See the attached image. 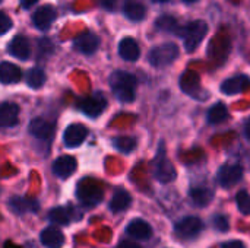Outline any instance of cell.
Segmentation results:
<instances>
[{"mask_svg": "<svg viewBox=\"0 0 250 248\" xmlns=\"http://www.w3.org/2000/svg\"><path fill=\"white\" fill-rule=\"evenodd\" d=\"M48 219L53 222V224H57V225H69L70 224V213L66 208H54L50 210L48 213Z\"/></svg>", "mask_w": 250, "mask_h": 248, "instance_id": "f1b7e54d", "label": "cell"}, {"mask_svg": "<svg viewBox=\"0 0 250 248\" xmlns=\"http://www.w3.org/2000/svg\"><path fill=\"white\" fill-rule=\"evenodd\" d=\"M123 12L126 15L127 19L133 20V22H141L145 19L146 16V9L142 3L139 1H135V0H129L125 3V7H123Z\"/></svg>", "mask_w": 250, "mask_h": 248, "instance_id": "cb8c5ba5", "label": "cell"}, {"mask_svg": "<svg viewBox=\"0 0 250 248\" xmlns=\"http://www.w3.org/2000/svg\"><path fill=\"white\" fill-rule=\"evenodd\" d=\"M9 206L16 213H26V212H37L38 203L32 199H23V197H12L9 202Z\"/></svg>", "mask_w": 250, "mask_h": 248, "instance_id": "484cf974", "label": "cell"}, {"mask_svg": "<svg viewBox=\"0 0 250 248\" xmlns=\"http://www.w3.org/2000/svg\"><path fill=\"white\" fill-rule=\"evenodd\" d=\"M180 88L183 92L189 94L190 96H195L198 94V91L201 89L199 75L195 73L193 70H186L180 77Z\"/></svg>", "mask_w": 250, "mask_h": 248, "instance_id": "ffe728a7", "label": "cell"}, {"mask_svg": "<svg viewBox=\"0 0 250 248\" xmlns=\"http://www.w3.org/2000/svg\"><path fill=\"white\" fill-rule=\"evenodd\" d=\"M7 51L12 57L18 58V60H28L29 54H31V47H29V42L25 37L22 35H18L15 37L10 42H9V47H7Z\"/></svg>", "mask_w": 250, "mask_h": 248, "instance_id": "9a60e30c", "label": "cell"}, {"mask_svg": "<svg viewBox=\"0 0 250 248\" xmlns=\"http://www.w3.org/2000/svg\"><path fill=\"white\" fill-rule=\"evenodd\" d=\"M100 47V38L94 32H83L73 41V48L82 54H94Z\"/></svg>", "mask_w": 250, "mask_h": 248, "instance_id": "8fae6325", "label": "cell"}, {"mask_svg": "<svg viewBox=\"0 0 250 248\" xmlns=\"http://www.w3.org/2000/svg\"><path fill=\"white\" fill-rule=\"evenodd\" d=\"M4 248H21L19 246H15V244H10V243H7L6 246H4Z\"/></svg>", "mask_w": 250, "mask_h": 248, "instance_id": "74e56055", "label": "cell"}, {"mask_svg": "<svg viewBox=\"0 0 250 248\" xmlns=\"http://www.w3.org/2000/svg\"><path fill=\"white\" fill-rule=\"evenodd\" d=\"M243 178V168L237 164H226L218 171V183L224 189L236 186Z\"/></svg>", "mask_w": 250, "mask_h": 248, "instance_id": "ba28073f", "label": "cell"}, {"mask_svg": "<svg viewBox=\"0 0 250 248\" xmlns=\"http://www.w3.org/2000/svg\"><path fill=\"white\" fill-rule=\"evenodd\" d=\"M114 148L122 152V153H130L135 148H136V140L133 137H127V136H122V137H116L113 140Z\"/></svg>", "mask_w": 250, "mask_h": 248, "instance_id": "f546056e", "label": "cell"}, {"mask_svg": "<svg viewBox=\"0 0 250 248\" xmlns=\"http://www.w3.org/2000/svg\"><path fill=\"white\" fill-rule=\"evenodd\" d=\"M154 1H158V3H164V1H168V0H154Z\"/></svg>", "mask_w": 250, "mask_h": 248, "instance_id": "ab89813d", "label": "cell"}, {"mask_svg": "<svg viewBox=\"0 0 250 248\" xmlns=\"http://www.w3.org/2000/svg\"><path fill=\"white\" fill-rule=\"evenodd\" d=\"M130 203H132L130 194L123 189H117L110 202V209L114 213H120V212H125L130 206Z\"/></svg>", "mask_w": 250, "mask_h": 248, "instance_id": "7402d4cb", "label": "cell"}, {"mask_svg": "<svg viewBox=\"0 0 250 248\" xmlns=\"http://www.w3.org/2000/svg\"><path fill=\"white\" fill-rule=\"evenodd\" d=\"M126 232L133 238V240H141V241H146L152 237V228L148 222L142 221V219H135L132 221L127 228Z\"/></svg>", "mask_w": 250, "mask_h": 248, "instance_id": "e0dca14e", "label": "cell"}, {"mask_svg": "<svg viewBox=\"0 0 250 248\" xmlns=\"http://www.w3.org/2000/svg\"><path fill=\"white\" fill-rule=\"evenodd\" d=\"M28 130L34 137H37L40 140H50L53 137V134H54V126L50 121H47L44 118H40V117L34 118L29 123Z\"/></svg>", "mask_w": 250, "mask_h": 248, "instance_id": "7c38bea8", "label": "cell"}, {"mask_svg": "<svg viewBox=\"0 0 250 248\" xmlns=\"http://www.w3.org/2000/svg\"><path fill=\"white\" fill-rule=\"evenodd\" d=\"M179 47L173 42H166L161 44L149 51L148 60L154 67H166L179 57Z\"/></svg>", "mask_w": 250, "mask_h": 248, "instance_id": "277c9868", "label": "cell"}, {"mask_svg": "<svg viewBox=\"0 0 250 248\" xmlns=\"http://www.w3.org/2000/svg\"><path fill=\"white\" fill-rule=\"evenodd\" d=\"M229 117V111H227V107L221 102L215 104L214 107L209 108L208 111V121L211 124H220L223 121H226Z\"/></svg>", "mask_w": 250, "mask_h": 248, "instance_id": "4316f807", "label": "cell"}, {"mask_svg": "<svg viewBox=\"0 0 250 248\" xmlns=\"http://www.w3.org/2000/svg\"><path fill=\"white\" fill-rule=\"evenodd\" d=\"M37 1H38V0H21V4H22V7L28 9V7H31V6H34Z\"/></svg>", "mask_w": 250, "mask_h": 248, "instance_id": "8d00e7d4", "label": "cell"}, {"mask_svg": "<svg viewBox=\"0 0 250 248\" xmlns=\"http://www.w3.org/2000/svg\"><path fill=\"white\" fill-rule=\"evenodd\" d=\"M98 3L107 9V10H114L116 9V4H117V0H98Z\"/></svg>", "mask_w": 250, "mask_h": 248, "instance_id": "836d02e7", "label": "cell"}, {"mask_svg": "<svg viewBox=\"0 0 250 248\" xmlns=\"http://www.w3.org/2000/svg\"><path fill=\"white\" fill-rule=\"evenodd\" d=\"M183 1H185V3H195L196 0H183Z\"/></svg>", "mask_w": 250, "mask_h": 248, "instance_id": "f35d334b", "label": "cell"}, {"mask_svg": "<svg viewBox=\"0 0 250 248\" xmlns=\"http://www.w3.org/2000/svg\"><path fill=\"white\" fill-rule=\"evenodd\" d=\"M154 177H155L160 183H163V184H168V183L174 181L176 177H177V172H176L174 165H173V164L168 161V158L166 156L164 145H163V143L160 145L157 158H155V161H154Z\"/></svg>", "mask_w": 250, "mask_h": 248, "instance_id": "5b68a950", "label": "cell"}, {"mask_svg": "<svg viewBox=\"0 0 250 248\" xmlns=\"http://www.w3.org/2000/svg\"><path fill=\"white\" fill-rule=\"evenodd\" d=\"M19 107L13 102L0 104V129L13 127L19 121Z\"/></svg>", "mask_w": 250, "mask_h": 248, "instance_id": "5bb4252c", "label": "cell"}, {"mask_svg": "<svg viewBox=\"0 0 250 248\" xmlns=\"http://www.w3.org/2000/svg\"><path fill=\"white\" fill-rule=\"evenodd\" d=\"M223 248H246V246L242 241L233 240V241H229V243L223 244Z\"/></svg>", "mask_w": 250, "mask_h": 248, "instance_id": "e575fe53", "label": "cell"}, {"mask_svg": "<svg viewBox=\"0 0 250 248\" xmlns=\"http://www.w3.org/2000/svg\"><path fill=\"white\" fill-rule=\"evenodd\" d=\"M76 159L69 155H63L53 162V172L59 178H69L76 171Z\"/></svg>", "mask_w": 250, "mask_h": 248, "instance_id": "4fadbf2b", "label": "cell"}, {"mask_svg": "<svg viewBox=\"0 0 250 248\" xmlns=\"http://www.w3.org/2000/svg\"><path fill=\"white\" fill-rule=\"evenodd\" d=\"M202 229H204V224L196 216H186L176 224V234L185 240L198 237L202 232Z\"/></svg>", "mask_w": 250, "mask_h": 248, "instance_id": "52a82bcc", "label": "cell"}, {"mask_svg": "<svg viewBox=\"0 0 250 248\" xmlns=\"http://www.w3.org/2000/svg\"><path fill=\"white\" fill-rule=\"evenodd\" d=\"M116 248H142L139 244L133 243V241H122Z\"/></svg>", "mask_w": 250, "mask_h": 248, "instance_id": "d590c367", "label": "cell"}, {"mask_svg": "<svg viewBox=\"0 0 250 248\" xmlns=\"http://www.w3.org/2000/svg\"><path fill=\"white\" fill-rule=\"evenodd\" d=\"M189 196H190V200L196 206L205 208V206H208L212 202L214 191L211 189H207V187H193V189H190Z\"/></svg>", "mask_w": 250, "mask_h": 248, "instance_id": "603a6c76", "label": "cell"}, {"mask_svg": "<svg viewBox=\"0 0 250 248\" xmlns=\"http://www.w3.org/2000/svg\"><path fill=\"white\" fill-rule=\"evenodd\" d=\"M56 16H57L56 9H54L53 6H50V4H44V6L38 7V9L34 12V15H32V22H34V25H35L38 29L47 31V29L51 26V23L56 20Z\"/></svg>", "mask_w": 250, "mask_h": 248, "instance_id": "30bf717a", "label": "cell"}, {"mask_svg": "<svg viewBox=\"0 0 250 248\" xmlns=\"http://www.w3.org/2000/svg\"><path fill=\"white\" fill-rule=\"evenodd\" d=\"M107 107V99L101 95V94H95L92 96H86L79 99L78 102V108L88 117L95 118L98 115H101L104 113Z\"/></svg>", "mask_w": 250, "mask_h": 248, "instance_id": "8992f818", "label": "cell"}, {"mask_svg": "<svg viewBox=\"0 0 250 248\" xmlns=\"http://www.w3.org/2000/svg\"><path fill=\"white\" fill-rule=\"evenodd\" d=\"M45 82V73L42 69L34 67L26 73V85L32 89H40Z\"/></svg>", "mask_w": 250, "mask_h": 248, "instance_id": "83f0119b", "label": "cell"}, {"mask_svg": "<svg viewBox=\"0 0 250 248\" xmlns=\"http://www.w3.org/2000/svg\"><path fill=\"white\" fill-rule=\"evenodd\" d=\"M248 86H249V77L246 75H239L224 80L221 83V92L226 95H236L246 91Z\"/></svg>", "mask_w": 250, "mask_h": 248, "instance_id": "2e32d148", "label": "cell"}, {"mask_svg": "<svg viewBox=\"0 0 250 248\" xmlns=\"http://www.w3.org/2000/svg\"><path fill=\"white\" fill-rule=\"evenodd\" d=\"M208 34V25L204 20H193L182 28L180 37L183 38L185 48L188 53L195 51Z\"/></svg>", "mask_w": 250, "mask_h": 248, "instance_id": "3957f363", "label": "cell"}, {"mask_svg": "<svg viewBox=\"0 0 250 248\" xmlns=\"http://www.w3.org/2000/svg\"><path fill=\"white\" fill-rule=\"evenodd\" d=\"M22 79V72L21 69L9 61L0 63V82L4 85H12L16 83Z\"/></svg>", "mask_w": 250, "mask_h": 248, "instance_id": "d6986e66", "label": "cell"}, {"mask_svg": "<svg viewBox=\"0 0 250 248\" xmlns=\"http://www.w3.org/2000/svg\"><path fill=\"white\" fill-rule=\"evenodd\" d=\"M88 136V129L83 124H70L63 133V143L66 148L81 146Z\"/></svg>", "mask_w": 250, "mask_h": 248, "instance_id": "9c48e42d", "label": "cell"}, {"mask_svg": "<svg viewBox=\"0 0 250 248\" xmlns=\"http://www.w3.org/2000/svg\"><path fill=\"white\" fill-rule=\"evenodd\" d=\"M76 197L86 208L97 206L98 203H101L104 197V190H103L101 183L89 177L82 178L76 186Z\"/></svg>", "mask_w": 250, "mask_h": 248, "instance_id": "7a4b0ae2", "label": "cell"}, {"mask_svg": "<svg viewBox=\"0 0 250 248\" xmlns=\"http://www.w3.org/2000/svg\"><path fill=\"white\" fill-rule=\"evenodd\" d=\"M110 86L122 102H133L136 96V77L127 72L117 70L110 76Z\"/></svg>", "mask_w": 250, "mask_h": 248, "instance_id": "6da1fadb", "label": "cell"}, {"mask_svg": "<svg viewBox=\"0 0 250 248\" xmlns=\"http://www.w3.org/2000/svg\"><path fill=\"white\" fill-rule=\"evenodd\" d=\"M119 54L126 61H136L141 56L139 45L132 37H126L119 42Z\"/></svg>", "mask_w": 250, "mask_h": 248, "instance_id": "ac0fdd59", "label": "cell"}, {"mask_svg": "<svg viewBox=\"0 0 250 248\" xmlns=\"http://www.w3.org/2000/svg\"><path fill=\"white\" fill-rule=\"evenodd\" d=\"M214 227H215L220 232H227L229 228H230V224H229L227 216H224V215H217V216H214Z\"/></svg>", "mask_w": 250, "mask_h": 248, "instance_id": "1f68e13d", "label": "cell"}, {"mask_svg": "<svg viewBox=\"0 0 250 248\" xmlns=\"http://www.w3.org/2000/svg\"><path fill=\"white\" fill-rule=\"evenodd\" d=\"M155 28L160 29V31H163V32L176 34V35L180 37L182 28H183V26L179 25V22L176 20V18H173V16H170V15H163V16H160V18L155 20Z\"/></svg>", "mask_w": 250, "mask_h": 248, "instance_id": "d4e9b609", "label": "cell"}, {"mask_svg": "<svg viewBox=\"0 0 250 248\" xmlns=\"http://www.w3.org/2000/svg\"><path fill=\"white\" fill-rule=\"evenodd\" d=\"M41 244L47 248H60L64 244V235L54 227L45 228L40 235Z\"/></svg>", "mask_w": 250, "mask_h": 248, "instance_id": "44dd1931", "label": "cell"}, {"mask_svg": "<svg viewBox=\"0 0 250 248\" xmlns=\"http://www.w3.org/2000/svg\"><path fill=\"white\" fill-rule=\"evenodd\" d=\"M13 26V22L12 19L4 13V12H0V35L9 32Z\"/></svg>", "mask_w": 250, "mask_h": 248, "instance_id": "d6a6232c", "label": "cell"}, {"mask_svg": "<svg viewBox=\"0 0 250 248\" xmlns=\"http://www.w3.org/2000/svg\"><path fill=\"white\" fill-rule=\"evenodd\" d=\"M236 202H237V208L243 215H249L250 213V199L248 190H240L236 196Z\"/></svg>", "mask_w": 250, "mask_h": 248, "instance_id": "4dcf8cb0", "label": "cell"}, {"mask_svg": "<svg viewBox=\"0 0 250 248\" xmlns=\"http://www.w3.org/2000/svg\"><path fill=\"white\" fill-rule=\"evenodd\" d=\"M0 3H1V0H0Z\"/></svg>", "mask_w": 250, "mask_h": 248, "instance_id": "60d3db41", "label": "cell"}]
</instances>
